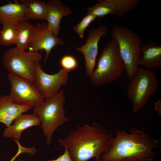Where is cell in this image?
Returning a JSON list of instances; mask_svg holds the SVG:
<instances>
[{
    "mask_svg": "<svg viewBox=\"0 0 161 161\" xmlns=\"http://www.w3.org/2000/svg\"><path fill=\"white\" fill-rule=\"evenodd\" d=\"M159 141L145 133L144 129L132 128L130 133L117 130L116 135L110 139L100 161H153Z\"/></svg>",
    "mask_w": 161,
    "mask_h": 161,
    "instance_id": "6da1fadb",
    "label": "cell"
},
{
    "mask_svg": "<svg viewBox=\"0 0 161 161\" xmlns=\"http://www.w3.org/2000/svg\"><path fill=\"white\" fill-rule=\"evenodd\" d=\"M112 137L101 125L94 122L91 125L84 123L78 126L58 142L67 149L73 161H88L92 158L100 161Z\"/></svg>",
    "mask_w": 161,
    "mask_h": 161,
    "instance_id": "7a4b0ae2",
    "label": "cell"
},
{
    "mask_svg": "<svg viewBox=\"0 0 161 161\" xmlns=\"http://www.w3.org/2000/svg\"><path fill=\"white\" fill-rule=\"evenodd\" d=\"M111 35L117 44L126 76L131 80L134 77L139 67L142 39L129 28L117 25L112 27Z\"/></svg>",
    "mask_w": 161,
    "mask_h": 161,
    "instance_id": "3957f363",
    "label": "cell"
},
{
    "mask_svg": "<svg viewBox=\"0 0 161 161\" xmlns=\"http://www.w3.org/2000/svg\"><path fill=\"white\" fill-rule=\"evenodd\" d=\"M65 102L64 90L63 89L55 95L45 99L42 104L33 109V113L41 120V127L48 145L51 144L55 131L69 121L65 116Z\"/></svg>",
    "mask_w": 161,
    "mask_h": 161,
    "instance_id": "277c9868",
    "label": "cell"
},
{
    "mask_svg": "<svg viewBox=\"0 0 161 161\" xmlns=\"http://www.w3.org/2000/svg\"><path fill=\"white\" fill-rule=\"evenodd\" d=\"M124 70L117 44L112 39L103 49L96 67L89 77L91 83L99 86L112 82L119 78Z\"/></svg>",
    "mask_w": 161,
    "mask_h": 161,
    "instance_id": "5b68a950",
    "label": "cell"
},
{
    "mask_svg": "<svg viewBox=\"0 0 161 161\" xmlns=\"http://www.w3.org/2000/svg\"><path fill=\"white\" fill-rule=\"evenodd\" d=\"M127 90L128 97L132 104V112L135 113L143 109L150 97L157 91L158 83L154 72L139 67Z\"/></svg>",
    "mask_w": 161,
    "mask_h": 161,
    "instance_id": "8992f818",
    "label": "cell"
},
{
    "mask_svg": "<svg viewBox=\"0 0 161 161\" xmlns=\"http://www.w3.org/2000/svg\"><path fill=\"white\" fill-rule=\"evenodd\" d=\"M42 59V56L39 52L22 50L15 47L5 52L3 63L10 73L33 82L36 63Z\"/></svg>",
    "mask_w": 161,
    "mask_h": 161,
    "instance_id": "52a82bcc",
    "label": "cell"
},
{
    "mask_svg": "<svg viewBox=\"0 0 161 161\" xmlns=\"http://www.w3.org/2000/svg\"><path fill=\"white\" fill-rule=\"evenodd\" d=\"M7 76L10 85L9 95L12 102L34 108L44 102L32 81L10 73Z\"/></svg>",
    "mask_w": 161,
    "mask_h": 161,
    "instance_id": "ba28073f",
    "label": "cell"
},
{
    "mask_svg": "<svg viewBox=\"0 0 161 161\" xmlns=\"http://www.w3.org/2000/svg\"><path fill=\"white\" fill-rule=\"evenodd\" d=\"M69 72L61 68L55 74H49L44 71L40 62H37L33 82L40 95L45 99L59 92L61 87L66 83Z\"/></svg>",
    "mask_w": 161,
    "mask_h": 161,
    "instance_id": "9c48e42d",
    "label": "cell"
},
{
    "mask_svg": "<svg viewBox=\"0 0 161 161\" xmlns=\"http://www.w3.org/2000/svg\"><path fill=\"white\" fill-rule=\"evenodd\" d=\"M109 28L102 24L90 30L84 44L76 48V50L83 55L86 67V74L90 77L96 64V60L98 50V44L100 38L107 36Z\"/></svg>",
    "mask_w": 161,
    "mask_h": 161,
    "instance_id": "30bf717a",
    "label": "cell"
},
{
    "mask_svg": "<svg viewBox=\"0 0 161 161\" xmlns=\"http://www.w3.org/2000/svg\"><path fill=\"white\" fill-rule=\"evenodd\" d=\"M140 2L139 0H100L88 8L87 14L99 18L109 15L122 17L135 8Z\"/></svg>",
    "mask_w": 161,
    "mask_h": 161,
    "instance_id": "8fae6325",
    "label": "cell"
},
{
    "mask_svg": "<svg viewBox=\"0 0 161 161\" xmlns=\"http://www.w3.org/2000/svg\"><path fill=\"white\" fill-rule=\"evenodd\" d=\"M64 42L56 37L48 28L47 22L37 24L34 26L33 34L30 43L29 50L45 52V61L53 48L58 45L62 46Z\"/></svg>",
    "mask_w": 161,
    "mask_h": 161,
    "instance_id": "7c38bea8",
    "label": "cell"
},
{
    "mask_svg": "<svg viewBox=\"0 0 161 161\" xmlns=\"http://www.w3.org/2000/svg\"><path fill=\"white\" fill-rule=\"evenodd\" d=\"M46 2V21L48 28L56 37H59L61 21L63 17L70 15L72 11L68 7L65 6L60 1L51 0Z\"/></svg>",
    "mask_w": 161,
    "mask_h": 161,
    "instance_id": "4fadbf2b",
    "label": "cell"
},
{
    "mask_svg": "<svg viewBox=\"0 0 161 161\" xmlns=\"http://www.w3.org/2000/svg\"><path fill=\"white\" fill-rule=\"evenodd\" d=\"M41 124L39 118L34 113L21 114L14 120V123L7 127L3 135L6 138H12L14 140L18 141L22 132L31 127L38 126Z\"/></svg>",
    "mask_w": 161,
    "mask_h": 161,
    "instance_id": "5bb4252c",
    "label": "cell"
},
{
    "mask_svg": "<svg viewBox=\"0 0 161 161\" xmlns=\"http://www.w3.org/2000/svg\"><path fill=\"white\" fill-rule=\"evenodd\" d=\"M30 106L18 105L12 102L9 95L0 96V123L7 127L20 115L29 111Z\"/></svg>",
    "mask_w": 161,
    "mask_h": 161,
    "instance_id": "9a60e30c",
    "label": "cell"
},
{
    "mask_svg": "<svg viewBox=\"0 0 161 161\" xmlns=\"http://www.w3.org/2000/svg\"><path fill=\"white\" fill-rule=\"evenodd\" d=\"M139 65L145 68H159L161 67V47L156 42L142 44Z\"/></svg>",
    "mask_w": 161,
    "mask_h": 161,
    "instance_id": "2e32d148",
    "label": "cell"
},
{
    "mask_svg": "<svg viewBox=\"0 0 161 161\" xmlns=\"http://www.w3.org/2000/svg\"><path fill=\"white\" fill-rule=\"evenodd\" d=\"M27 11L25 5L19 1H9L7 4L0 6V23L9 22L18 23L27 20L25 17Z\"/></svg>",
    "mask_w": 161,
    "mask_h": 161,
    "instance_id": "e0dca14e",
    "label": "cell"
},
{
    "mask_svg": "<svg viewBox=\"0 0 161 161\" xmlns=\"http://www.w3.org/2000/svg\"><path fill=\"white\" fill-rule=\"evenodd\" d=\"M34 28V26L27 20L23 21L18 23L16 39L15 44L16 48L22 50L29 49Z\"/></svg>",
    "mask_w": 161,
    "mask_h": 161,
    "instance_id": "ac0fdd59",
    "label": "cell"
},
{
    "mask_svg": "<svg viewBox=\"0 0 161 161\" xmlns=\"http://www.w3.org/2000/svg\"><path fill=\"white\" fill-rule=\"evenodd\" d=\"M26 6V19L41 20L46 21L47 2L40 0H20Z\"/></svg>",
    "mask_w": 161,
    "mask_h": 161,
    "instance_id": "d6986e66",
    "label": "cell"
},
{
    "mask_svg": "<svg viewBox=\"0 0 161 161\" xmlns=\"http://www.w3.org/2000/svg\"><path fill=\"white\" fill-rule=\"evenodd\" d=\"M18 23L5 22L2 24L3 27L0 32V44L8 47L15 44Z\"/></svg>",
    "mask_w": 161,
    "mask_h": 161,
    "instance_id": "ffe728a7",
    "label": "cell"
},
{
    "mask_svg": "<svg viewBox=\"0 0 161 161\" xmlns=\"http://www.w3.org/2000/svg\"><path fill=\"white\" fill-rule=\"evenodd\" d=\"M96 18L93 15L87 14L83 18L79 23L74 26L73 28L74 31L80 38H83L85 30Z\"/></svg>",
    "mask_w": 161,
    "mask_h": 161,
    "instance_id": "44dd1931",
    "label": "cell"
},
{
    "mask_svg": "<svg viewBox=\"0 0 161 161\" xmlns=\"http://www.w3.org/2000/svg\"><path fill=\"white\" fill-rule=\"evenodd\" d=\"M60 64L62 69L69 72L76 69L78 66L76 59L70 55H66L62 57L60 61Z\"/></svg>",
    "mask_w": 161,
    "mask_h": 161,
    "instance_id": "7402d4cb",
    "label": "cell"
},
{
    "mask_svg": "<svg viewBox=\"0 0 161 161\" xmlns=\"http://www.w3.org/2000/svg\"><path fill=\"white\" fill-rule=\"evenodd\" d=\"M18 147L17 153L9 161H14L17 157L21 154L23 153H27L30 154H34L36 152V150L34 147L25 148L22 146L19 141H15Z\"/></svg>",
    "mask_w": 161,
    "mask_h": 161,
    "instance_id": "603a6c76",
    "label": "cell"
},
{
    "mask_svg": "<svg viewBox=\"0 0 161 161\" xmlns=\"http://www.w3.org/2000/svg\"><path fill=\"white\" fill-rule=\"evenodd\" d=\"M64 148V153L56 159L47 160H40L38 161H73L71 158L68 151L66 148Z\"/></svg>",
    "mask_w": 161,
    "mask_h": 161,
    "instance_id": "cb8c5ba5",
    "label": "cell"
},
{
    "mask_svg": "<svg viewBox=\"0 0 161 161\" xmlns=\"http://www.w3.org/2000/svg\"><path fill=\"white\" fill-rule=\"evenodd\" d=\"M161 101L158 100L155 104V109L158 112L159 114H161Z\"/></svg>",
    "mask_w": 161,
    "mask_h": 161,
    "instance_id": "d4e9b609",
    "label": "cell"
},
{
    "mask_svg": "<svg viewBox=\"0 0 161 161\" xmlns=\"http://www.w3.org/2000/svg\"><path fill=\"white\" fill-rule=\"evenodd\" d=\"M16 161H21L20 159H19L18 160H16Z\"/></svg>",
    "mask_w": 161,
    "mask_h": 161,
    "instance_id": "484cf974",
    "label": "cell"
}]
</instances>
